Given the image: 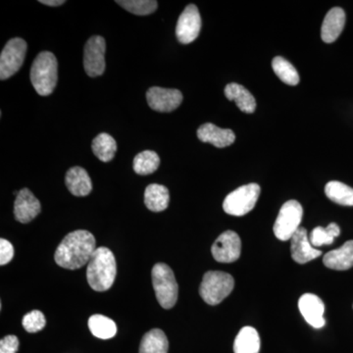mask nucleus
<instances>
[{
  "instance_id": "nucleus-9",
  "label": "nucleus",
  "mask_w": 353,
  "mask_h": 353,
  "mask_svg": "<svg viewBox=\"0 0 353 353\" xmlns=\"http://www.w3.org/2000/svg\"><path fill=\"white\" fill-rule=\"evenodd\" d=\"M105 39L101 36L92 37L85 46L83 67L88 76L99 77L105 71Z\"/></svg>"
},
{
  "instance_id": "nucleus-30",
  "label": "nucleus",
  "mask_w": 353,
  "mask_h": 353,
  "mask_svg": "<svg viewBox=\"0 0 353 353\" xmlns=\"http://www.w3.org/2000/svg\"><path fill=\"white\" fill-rule=\"evenodd\" d=\"M119 4L127 11L134 15L145 16L152 14L157 9V1L155 0H117Z\"/></svg>"
},
{
  "instance_id": "nucleus-33",
  "label": "nucleus",
  "mask_w": 353,
  "mask_h": 353,
  "mask_svg": "<svg viewBox=\"0 0 353 353\" xmlns=\"http://www.w3.org/2000/svg\"><path fill=\"white\" fill-rule=\"evenodd\" d=\"M14 256V248L12 243H9L8 241L1 239L0 240V265L8 264Z\"/></svg>"
},
{
  "instance_id": "nucleus-21",
  "label": "nucleus",
  "mask_w": 353,
  "mask_h": 353,
  "mask_svg": "<svg viewBox=\"0 0 353 353\" xmlns=\"http://www.w3.org/2000/svg\"><path fill=\"white\" fill-rule=\"evenodd\" d=\"M170 194L166 187L158 183L148 185L145 192L146 208L153 212H161L168 208Z\"/></svg>"
},
{
  "instance_id": "nucleus-6",
  "label": "nucleus",
  "mask_w": 353,
  "mask_h": 353,
  "mask_svg": "<svg viewBox=\"0 0 353 353\" xmlns=\"http://www.w3.org/2000/svg\"><path fill=\"white\" fill-rule=\"evenodd\" d=\"M259 185L248 183L228 194L223 202V209L227 214L243 216L254 208L260 196Z\"/></svg>"
},
{
  "instance_id": "nucleus-15",
  "label": "nucleus",
  "mask_w": 353,
  "mask_h": 353,
  "mask_svg": "<svg viewBox=\"0 0 353 353\" xmlns=\"http://www.w3.org/2000/svg\"><path fill=\"white\" fill-rule=\"evenodd\" d=\"M39 199L29 189L21 190L14 203V216L18 222L27 224L41 213Z\"/></svg>"
},
{
  "instance_id": "nucleus-29",
  "label": "nucleus",
  "mask_w": 353,
  "mask_h": 353,
  "mask_svg": "<svg viewBox=\"0 0 353 353\" xmlns=\"http://www.w3.org/2000/svg\"><path fill=\"white\" fill-rule=\"evenodd\" d=\"M341 234V229L336 223H331L326 228L316 227L311 232L309 240L314 248L322 245H329L334 243V239L338 238Z\"/></svg>"
},
{
  "instance_id": "nucleus-18",
  "label": "nucleus",
  "mask_w": 353,
  "mask_h": 353,
  "mask_svg": "<svg viewBox=\"0 0 353 353\" xmlns=\"http://www.w3.org/2000/svg\"><path fill=\"white\" fill-rule=\"evenodd\" d=\"M323 263L329 269L345 271L353 267V241H347L338 250H332L325 255Z\"/></svg>"
},
{
  "instance_id": "nucleus-20",
  "label": "nucleus",
  "mask_w": 353,
  "mask_h": 353,
  "mask_svg": "<svg viewBox=\"0 0 353 353\" xmlns=\"http://www.w3.org/2000/svg\"><path fill=\"white\" fill-rule=\"evenodd\" d=\"M225 95L229 101L236 102V106L243 112L253 113L256 109V101L254 97L239 83H231L225 88Z\"/></svg>"
},
{
  "instance_id": "nucleus-11",
  "label": "nucleus",
  "mask_w": 353,
  "mask_h": 353,
  "mask_svg": "<svg viewBox=\"0 0 353 353\" xmlns=\"http://www.w3.org/2000/svg\"><path fill=\"white\" fill-rule=\"evenodd\" d=\"M201 30V17L194 4H190L179 17L176 27V36L183 44L196 41Z\"/></svg>"
},
{
  "instance_id": "nucleus-28",
  "label": "nucleus",
  "mask_w": 353,
  "mask_h": 353,
  "mask_svg": "<svg viewBox=\"0 0 353 353\" xmlns=\"http://www.w3.org/2000/svg\"><path fill=\"white\" fill-rule=\"evenodd\" d=\"M272 68L282 82L289 85H296L299 83V75L294 65L285 58L277 57L272 61Z\"/></svg>"
},
{
  "instance_id": "nucleus-25",
  "label": "nucleus",
  "mask_w": 353,
  "mask_h": 353,
  "mask_svg": "<svg viewBox=\"0 0 353 353\" xmlns=\"http://www.w3.org/2000/svg\"><path fill=\"white\" fill-rule=\"evenodd\" d=\"M92 148L95 157L101 161L109 162L115 157L117 143L110 134L101 132L92 141Z\"/></svg>"
},
{
  "instance_id": "nucleus-3",
  "label": "nucleus",
  "mask_w": 353,
  "mask_h": 353,
  "mask_svg": "<svg viewBox=\"0 0 353 353\" xmlns=\"http://www.w3.org/2000/svg\"><path fill=\"white\" fill-rule=\"evenodd\" d=\"M58 63L57 57L50 51L39 53L32 62L31 82L41 97L52 94L57 85Z\"/></svg>"
},
{
  "instance_id": "nucleus-12",
  "label": "nucleus",
  "mask_w": 353,
  "mask_h": 353,
  "mask_svg": "<svg viewBox=\"0 0 353 353\" xmlns=\"http://www.w3.org/2000/svg\"><path fill=\"white\" fill-rule=\"evenodd\" d=\"M148 105L158 112H172L181 105L182 92L174 88H150L146 92Z\"/></svg>"
},
{
  "instance_id": "nucleus-24",
  "label": "nucleus",
  "mask_w": 353,
  "mask_h": 353,
  "mask_svg": "<svg viewBox=\"0 0 353 353\" xmlns=\"http://www.w3.org/2000/svg\"><path fill=\"white\" fill-rule=\"evenodd\" d=\"M88 328L92 334L101 340H109L117 333L116 323L110 318L101 314L90 316L88 319Z\"/></svg>"
},
{
  "instance_id": "nucleus-5",
  "label": "nucleus",
  "mask_w": 353,
  "mask_h": 353,
  "mask_svg": "<svg viewBox=\"0 0 353 353\" xmlns=\"http://www.w3.org/2000/svg\"><path fill=\"white\" fill-rule=\"evenodd\" d=\"M152 275L158 303L164 309L174 307L178 301L179 287L173 270L167 264L157 263L152 268Z\"/></svg>"
},
{
  "instance_id": "nucleus-27",
  "label": "nucleus",
  "mask_w": 353,
  "mask_h": 353,
  "mask_svg": "<svg viewBox=\"0 0 353 353\" xmlns=\"http://www.w3.org/2000/svg\"><path fill=\"white\" fill-rule=\"evenodd\" d=\"M160 164V158L157 152L145 150L139 153L134 159V170L138 175L146 176L154 173Z\"/></svg>"
},
{
  "instance_id": "nucleus-32",
  "label": "nucleus",
  "mask_w": 353,
  "mask_h": 353,
  "mask_svg": "<svg viewBox=\"0 0 353 353\" xmlns=\"http://www.w3.org/2000/svg\"><path fill=\"white\" fill-rule=\"evenodd\" d=\"M19 350V340L14 334L4 336L0 341V353H17Z\"/></svg>"
},
{
  "instance_id": "nucleus-4",
  "label": "nucleus",
  "mask_w": 353,
  "mask_h": 353,
  "mask_svg": "<svg viewBox=\"0 0 353 353\" xmlns=\"http://www.w3.org/2000/svg\"><path fill=\"white\" fill-rule=\"evenodd\" d=\"M234 280L222 271H208L204 274L199 294L209 305H217L233 292Z\"/></svg>"
},
{
  "instance_id": "nucleus-23",
  "label": "nucleus",
  "mask_w": 353,
  "mask_h": 353,
  "mask_svg": "<svg viewBox=\"0 0 353 353\" xmlns=\"http://www.w3.org/2000/svg\"><path fill=\"white\" fill-rule=\"evenodd\" d=\"M169 343L166 334L160 329H153L143 336L139 353H168Z\"/></svg>"
},
{
  "instance_id": "nucleus-13",
  "label": "nucleus",
  "mask_w": 353,
  "mask_h": 353,
  "mask_svg": "<svg viewBox=\"0 0 353 353\" xmlns=\"http://www.w3.org/2000/svg\"><path fill=\"white\" fill-rule=\"evenodd\" d=\"M292 257L296 263L305 264L322 255L321 250L311 245L307 230L301 227L290 239Z\"/></svg>"
},
{
  "instance_id": "nucleus-19",
  "label": "nucleus",
  "mask_w": 353,
  "mask_h": 353,
  "mask_svg": "<svg viewBox=\"0 0 353 353\" xmlns=\"http://www.w3.org/2000/svg\"><path fill=\"white\" fill-rule=\"evenodd\" d=\"M69 192L75 196H87L92 190V183L88 172L82 167H73L65 178Z\"/></svg>"
},
{
  "instance_id": "nucleus-14",
  "label": "nucleus",
  "mask_w": 353,
  "mask_h": 353,
  "mask_svg": "<svg viewBox=\"0 0 353 353\" xmlns=\"http://www.w3.org/2000/svg\"><path fill=\"white\" fill-rule=\"evenodd\" d=\"M299 308L305 321L313 328L321 329L326 324L324 318L325 304L316 294H303L299 299Z\"/></svg>"
},
{
  "instance_id": "nucleus-34",
  "label": "nucleus",
  "mask_w": 353,
  "mask_h": 353,
  "mask_svg": "<svg viewBox=\"0 0 353 353\" xmlns=\"http://www.w3.org/2000/svg\"><path fill=\"white\" fill-rule=\"evenodd\" d=\"M39 3H43L44 6L57 7L62 6L65 3L64 0H39Z\"/></svg>"
},
{
  "instance_id": "nucleus-16",
  "label": "nucleus",
  "mask_w": 353,
  "mask_h": 353,
  "mask_svg": "<svg viewBox=\"0 0 353 353\" xmlns=\"http://www.w3.org/2000/svg\"><path fill=\"white\" fill-rule=\"evenodd\" d=\"M197 138L202 143H211L218 148H227L236 141V136L232 130L221 129L211 123H206L199 128Z\"/></svg>"
},
{
  "instance_id": "nucleus-22",
  "label": "nucleus",
  "mask_w": 353,
  "mask_h": 353,
  "mask_svg": "<svg viewBox=\"0 0 353 353\" xmlns=\"http://www.w3.org/2000/svg\"><path fill=\"white\" fill-rule=\"evenodd\" d=\"M259 332L252 327L246 326L239 332L234 343V353H259Z\"/></svg>"
},
{
  "instance_id": "nucleus-10",
  "label": "nucleus",
  "mask_w": 353,
  "mask_h": 353,
  "mask_svg": "<svg viewBox=\"0 0 353 353\" xmlns=\"http://www.w3.org/2000/svg\"><path fill=\"white\" fill-rule=\"evenodd\" d=\"M213 257L220 263H233L240 259L241 241L234 231H226L218 236L211 248Z\"/></svg>"
},
{
  "instance_id": "nucleus-1",
  "label": "nucleus",
  "mask_w": 353,
  "mask_h": 353,
  "mask_svg": "<svg viewBox=\"0 0 353 353\" xmlns=\"http://www.w3.org/2000/svg\"><path fill=\"white\" fill-rule=\"evenodd\" d=\"M97 250L94 234L78 230L67 234L55 252V262L60 267L76 270L90 262Z\"/></svg>"
},
{
  "instance_id": "nucleus-7",
  "label": "nucleus",
  "mask_w": 353,
  "mask_h": 353,
  "mask_svg": "<svg viewBox=\"0 0 353 353\" xmlns=\"http://www.w3.org/2000/svg\"><path fill=\"white\" fill-rule=\"evenodd\" d=\"M303 217V208L296 201L285 202L274 225V234L278 240L282 241H290L297 230L301 228Z\"/></svg>"
},
{
  "instance_id": "nucleus-31",
  "label": "nucleus",
  "mask_w": 353,
  "mask_h": 353,
  "mask_svg": "<svg viewBox=\"0 0 353 353\" xmlns=\"http://www.w3.org/2000/svg\"><path fill=\"white\" fill-rule=\"evenodd\" d=\"M22 324L28 333H38L46 327V317L41 311L32 310L24 316Z\"/></svg>"
},
{
  "instance_id": "nucleus-17",
  "label": "nucleus",
  "mask_w": 353,
  "mask_h": 353,
  "mask_svg": "<svg viewBox=\"0 0 353 353\" xmlns=\"http://www.w3.org/2000/svg\"><path fill=\"white\" fill-rule=\"evenodd\" d=\"M345 24V13L340 7L331 9L323 21L321 38L326 43H334L343 32Z\"/></svg>"
},
{
  "instance_id": "nucleus-26",
  "label": "nucleus",
  "mask_w": 353,
  "mask_h": 353,
  "mask_svg": "<svg viewBox=\"0 0 353 353\" xmlns=\"http://www.w3.org/2000/svg\"><path fill=\"white\" fill-rule=\"evenodd\" d=\"M325 194L332 201L343 206H353V189L345 183L332 181L325 187Z\"/></svg>"
},
{
  "instance_id": "nucleus-2",
  "label": "nucleus",
  "mask_w": 353,
  "mask_h": 353,
  "mask_svg": "<svg viewBox=\"0 0 353 353\" xmlns=\"http://www.w3.org/2000/svg\"><path fill=\"white\" fill-rule=\"evenodd\" d=\"M117 273L115 256L108 248H97L88 263L87 279L88 285L97 292H105L110 289Z\"/></svg>"
},
{
  "instance_id": "nucleus-8",
  "label": "nucleus",
  "mask_w": 353,
  "mask_h": 353,
  "mask_svg": "<svg viewBox=\"0 0 353 353\" xmlns=\"http://www.w3.org/2000/svg\"><path fill=\"white\" fill-rule=\"evenodd\" d=\"M27 43L23 39H10L0 55V79L7 80L19 71L27 53Z\"/></svg>"
}]
</instances>
